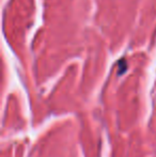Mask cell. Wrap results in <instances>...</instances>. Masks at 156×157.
Here are the masks:
<instances>
[{
  "label": "cell",
  "instance_id": "cell-1",
  "mask_svg": "<svg viewBox=\"0 0 156 157\" xmlns=\"http://www.w3.org/2000/svg\"><path fill=\"white\" fill-rule=\"evenodd\" d=\"M119 65H120V74H122L123 72H124L125 70H126V63H125L124 60H121L120 63H119Z\"/></svg>",
  "mask_w": 156,
  "mask_h": 157
}]
</instances>
